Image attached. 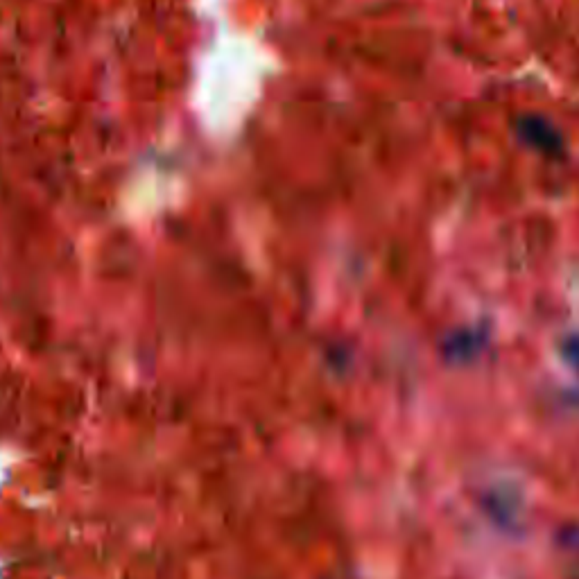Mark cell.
Returning <instances> with one entry per match:
<instances>
[{
    "instance_id": "1",
    "label": "cell",
    "mask_w": 579,
    "mask_h": 579,
    "mask_svg": "<svg viewBox=\"0 0 579 579\" xmlns=\"http://www.w3.org/2000/svg\"><path fill=\"white\" fill-rule=\"evenodd\" d=\"M516 132L521 134L527 143L534 145L543 152H559L561 150V136L557 134V129L552 127L546 120L539 116H523L518 118L516 123Z\"/></svg>"
}]
</instances>
